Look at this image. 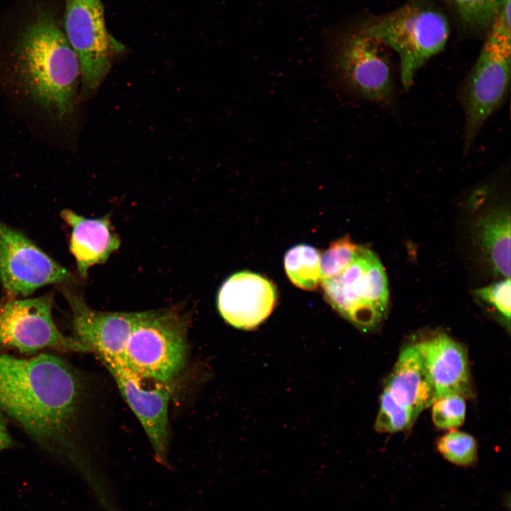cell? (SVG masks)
Here are the masks:
<instances>
[{"mask_svg": "<svg viewBox=\"0 0 511 511\" xmlns=\"http://www.w3.org/2000/svg\"><path fill=\"white\" fill-rule=\"evenodd\" d=\"M385 388L397 402L417 414L435 401L434 386L416 344L401 351Z\"/></svg>", "mask_w": 511, "mask_h": 511, "instance_id": "16", "label": "cell"}, {"mask_svg": "<svg viewBox=\"0 0 511 511\" xmlns=\"http://www.w3.org/2000/svg\"><path fill=\"white\" fill-rule=\"evenodd\" d=\"M476 62L458 94L464 114L463 153L466 155L488 119L504 103L511 73V23L499 11Z\"/></svg>", "mask_w": 511, "mask_h": 511, "instance_id": "4", "label": "cell"}, {"mask_svg": "<svg viewBox=\"0 0 511 511\" xmlns=\"http://www.w3.org/2000/svg\"><path fill=\"white\" fill-rule=\"evenodd\" d=\"M432 420L436 427L451 429L461 426L466 417L464 397L450 394L438 397L432 403Z\"/></svg>", "mask_w": 511, "mask_h": 511, "instance_id": "23", "label": "cell"}, {"mask_svg": "<svg viewBox=\"0 0 511 511\" xmlns=\"http://www.w3.org/2000/svg\"><path fill=\"white\" fill-rule=\"evenodd\" d=\"M284 265L290 280L300 288L314 290L322 281L320 254L313 246H293L285 255Z\"/></svg>", "mask_w": 511, "mask_h": 511, "instance_id": "18", "label": "cell"}, {"mask_svg": "<svg viewBox=\"0 0 511 511\" xmlns=\"http://www.w3.org/2000/svg\"><path fill=\"white\" fill-rule=\"evenodd\" d=\"M386 46L359 27L336 40L332 62L336 76L347 89L383 108L396 102V90Z\"/></svg>", "mask_w": 511, "mask_h": 511, "instance_id": "7", "label": "cell"}, {"mask_svg": "<svg viewBox=\"0 0 511 511\" xmlns=\"http://www.w3.org/2000/svg\"><path fill=\"white\" fill-rule=\"evenodd\" d=\"M13 446L14 441L8 429L6 417L0 412V451Z\"/></svg>", "mask_w": 511, "mask_h": 511, "instance_id": "25", "label": "cell"}, {"mask_svg": "<svg viewBox=\"0 0 511 511\" xmlns=\"http://www.w3.org/2000/svg\"><path fill=\"white\" fill-rule=\"evenodd\" d=\"M83 394L79 373L57 356L0 353V412L40 447L74 463Z\"/></svg>", "mask_w": 511, "mask_h": 511, "instance_id": "1", "label": "cell"}, {"mask_svg": "<svg viewBox=\"0 0 511 511\" xmlns=\"http://www.w3.org/2000/svg\"><path fill=\"white\" fill-rule=\"evenodd\" d=\"M72 280L69 270L25 235L0 222V281L9 294L27 296L44 285Z\"/></svg>", "mask_w": 511, "mask_h": 511, "instance_id": "10", "label": "cell"}, {"mask_svg": "<svg viewBox=\"0 0 511 511\" xmlns=\"http://www.w3.org/2000/svg\"><path fill=\"white\" fill-rule=\"evenodd\" d=\"M70 306L75 338L102 361L125 363L130 336L143 312H105L90 308L84 298L65 289Z\"/></svg>", "mask_w": 511, "mask_h": 511, "instance_id": "12", "label": "cell"}, {"mask_svg": "<svg viewBox=\"0 0 511 511\" xmlns=\"http://www.w3.org/2000/svg\"><path fill=\"white\" fill-rule=\"evenodd\" d=\"M61 216L72 227L70 250L79 274L85 278L91 266L104 263L118 250L120 239L112 230L109 215L87 219L65 209L61 211Z\"/></svg>", "mask_w": 511, "mask_h": 511, "instance_id": "15", "label": "cell"}, {"mask_svg": "<svg viewBox=\"0 0 511 511\" xmlns=\"http://www.w3.org/2000/svg\"><path fill=\"white\" fill-rule=\"evenodd\" d=\"M321 283L331 307L359 329H374L385 318L389 297L388 279L371 250L359 246L345 270Z\"/></svg>", "mask_w": 511, "mask_h": 511, "instance_id": "6", "label": "cell"}, {"mask_svg": "<svg viewBox=\"0 0 511 511\" xmlns=\"http://www.w3.org/2000/svg\"><path fill=\"white\" fill-rule=\"evenodd\" d=\"M434 386L436 400L470 390V373L465 348L446 334H438L415 344Z\"/></svg>", "mask_w": 511, "mask_h": 511, "instance_id": "14", "label": "cell"}, {"mask_svg": "<svg viewBox=\"0 0 511 511\" xmlns=\"http://www.w3.org/2000/svg\"><path fill=\"white\" fill-rule=\"evenodd\" d=\"M418 415L397 402L385 388L380 396V406L375 428L380 432H400L412 426Z\"/></svg>", "mask_w": 511, "mask_h": 511, "instance_id": "20", "label": "cell"}, {"mask_svg": "<svg viewBox=\"0 0 511 511\" xmlns=\"http://www.w3.org/2000/svg\"><path fill=\"white\" fill-rule=\"evenodd\" d=\"M146 434L155 457L165 464L168 449V407L175 382L161 383L141 378L125 363L102 361Z\"/></svg>", "mask_w": 511, "mask_h": 511, "instance_id": "11", "label": "cell"}, {"mask_svg": "<svg viewBox=\"0 0 511 511\" xmlns=\"http://www.w3.org/2000/svg\"><path fill=\"white\" fill-rule=\"evenodd\" d=\"M50 295L11 300L0 304V348H12L31 354L43 348L90 352L75 337L62 334L52 317Z\"/></svg>", "mask_w": 511, "mask_h": 511, "instance_id": "9", "label": "cell"}, {"mask_svg": "<svg viewBox=\"0 0 511 511\" xmlns=\"http://www.w3.org/2000/svg\"><path fill=\"white\" fill-rule=\"evenodd\" d=\"M436 449L445 460L459 467H471L478 460L476 441L466 432L454 430L446 433L438 439Z\"/></svg>", "mask_w": 511, "mask_h": 511, "instance_id": "19", "label": "cell"}, {"mask_svg": "<svg viewBox=\"0 0 511 511\" xmlns=\"http://www.w3.org/2000/svg\"><path fill=\"white\" fill-rule=\"evenodd\" d=\"M188 324L180 307L143 312L128 339L125 364L145 379L175 382L187 358Z\"/></svg>", "mask_w": 511, "mask_h": 511, "instance_id": "5", "label": "cell"}, {"mask_svg": "<svg viewBox=\"0 0 511 511\" xmlns=\"http://www.w3.org/2000/svg\"><path fill=\"white\" fill-rule=\"evenodd\" d=\"M510 278H504L489 285L476 289L473 294L498 312L507 324L510 319Z\"/></svg>", "mask_w": 511, "mask_h": 511, "instance_id": "24", "label": "cell"}, {"mask_svg": "<svg viewBox=\"0 0 511 511\" xmlns=\"http://www.w3.org/2000/svg\"><path fill=\"white\" fill-rule=\"evenodd\" d=\"M278 299L274 284L261 275L242 271L230 276L221 285L217 307L229 324L253 329L271 314Z\"/></svg>", "mask_w": 511, "mask_h": 511, "instance_id": "13", "label": "cell"}, {"mask_svg": "<svg viewBox=\"0 0 511 511\" xmlns=\"http://www.w3.org/2000/svg\"><path fill=\"white\" fill-rule=\"evenodd\" d=\"M65 1L64 33L79 60L84 87L94 90L124 47L107 31L101 0Z\"/></svg>", "mask_w": 511, "mask_h": 511, "instance_id": "8", "label": "cell"}, {"mask_svg": "<svg viewBox=\"0 0 511 511\" xmlns=\"http://www.w3.org/2000/svg\"><path fill=\"white\" fill-rule=\"evenodd\" d=\"M359 246L348 236L331 243L320 256L322 280L336 276L345 270L353 259Z\"/></svg>", "mask_w": 511, "mask_h": 511, "instance_id": "22", "label": "cell"}, {"mask_svg": "<svg viewBox=\"0 0 511 511\" xmlns=\"http://www.w3.org/2000/svg\"><path fill=\"white\" fill-rule=\"evenodd\" d=\"M17 62L29 94L60 118L73 109L80 65L65 33L49 13L40 12L25 28Z\"/></svg>", "mask_w": 511, "mask_h": 511, "instance_id": "2", "label": "cell"}, {"mask_svg": "<svg viewBox=\"0 0 511 511\" xmlns=\"http://www.w3.org/2000/svg\"><path fill=\"white\" fill-rule=\"evenodd\" d=\"M461 20L468 26H490L506 0H451Z\"/></svg>", "mask_w": 511, "mask_h": 511, "instance_id": "21", "label": "cell"}, {"mask_svg": "<svg viewBox=\"0 0 511 511\" xmlns=\"http://www.w3.org/2000/svg\"><path fill=\"white\" fill-rule=\"evenodd\" d=\"M474 239L493 273L510 278V211L505 204L490 207L475 222Z\"/></svg>", "mask_w": 511, "mask_h": 511, "instance_id": "17", "label": "cell"}, {"mask_svg": "<svg viewBox=\"0 0 511 511\" xmlns=\"http://www.w3.org/2000/svg\"><path fill=\"white\" fill-rule=\"evenodd\" d=\"M359 28L397 53L405 90L412 86L420 68L444 49L450 31L444 14L426 0H411Z\"/></svg>", "mask_w": 511, "mask_h": 511, "instance_id": "3", "label": "cell"}]
</instances>
